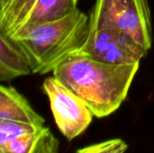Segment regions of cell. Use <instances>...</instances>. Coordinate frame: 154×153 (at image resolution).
<instances>
[{"label":"cell","mask_w":154,"mask_h":153,"mask_svg":"<svg viewBox=\"0 0 154 153\" xmlns=\"http://www.w3.org/2000/svg\"><path fill=\"white\" fill-rule=\"evenodd\" d=\"M139 65L106 64L74 52L52 73L88 106L94 116L103 118L116 112L125 100Z\"/></svg>","instance_id":"obj_1"},{"label":"cell","mask_w":154,"mask_h":153,"mask_svg":"<svg viewBox=\"0 0 154 153\" xmlns=\"http://www.w3.org/2000/svg\"><path fill=\"white\" fill-rule=\"evenodd\" d=\"M89 31V15L78 8L57 21L23 24L8 36L27 56L32 73L46 74L80 50Z\"/></svg>","instance_id":"obj_2"},{"label":"cell","mask_w":154,"mask_h":153,"mask_svg":"<svg viewBox=\"0 0 154 153\" xmlns=\"http://www.w3.org/2000/svg\"><path fill=\"white\" fill-rule=\"evenodd\" d=\"M90 29L117 28L132 35L148 50L152 44L148 0H96L89 14Z\"/></svg>","instance_id":"obj_3"},{"label":"cell","mask_w":154,"mask_h":153,"mask_svg":"<svg viewBox=\"0 0 154 153\" xmlns=\"http://www.w3.org/2000/svg\"><path fill=\"white\" fill-rule=\"evenodd\" d=\"M76 52L102 63L125 65L140 62L148 50L129 33L107 27L90 29L85 44Z\"/></svg>","instance_id":"obj_4"},{"label":"cell","mask_w":154,"mask_h":153,"mask_svg":"<svg viewBox=\"0 0 154 153\" xmlns=\"http://www.w3.org/2000/svg\"><path fill=\"white\" fill-rule=\"evenodd\" d=\"M42 87L62 135L71 141L84 133L94 116L88 106L54 77L47 78Z\"/></svg>","instance_id":"obj_5"},{"label":"cell","mask_w":154,"mask_h":153,"mask_svg":"<svg viewBox=\"0 0 154 153\" xmlns=\"http://www.w3.org/2000/svg\"><path fill=\"white\" fill-rule=\"evenodd\" d=\"M59 141L45 125L0 120V153H58Z\"/></svg>","instance_id":"obj_6"},{"label":"cell","mask_w":154,"mask_h":153,"mask_svg":"<svg viewBox=\"0 0 154 153\" xmlns=\"http://www.w3.org/2000/svg\"><path fill=\"white\" fill-rule=\"evenodd\" d=\"M0 120L32 124L42 126L45 124L28 100L13 87H0Z\"/></svg>","instance_id":"obj_7"},{"label":"cell","mask_w":154,"mask_h":153,"mask_svg":"<svg viewBox=\"0 0 154 153\" xmlns=\"http://www.w3.org/2000/svg\"><path fill=\"white\" fill-rule=\"evenodd\" d=\"M32 73L27 56L20 46L0 32V80L10 81Z\"/></svg>","instance_id":"obj_8"},{"label":"cell","mask_w":154,"mask_h":153,"mask_svg":"<svg viewBox=\"0 0 154 153\" xmlns=\"http://www.w3.org/2000/svg\"><path fill=\"white\" fill-rule=\"evenodd\" d=\"M77 4L78 0H37L23 24L62 19L78 9Z\"/></svg>","instance_id":"obj_9"},{"label":"cell","mask_w":154,"mask_h":153,"mask_svg":"<svg viewBox=\"0 0 154 153\" xmlns=\"http://www.w3.org/2000/svg\"><path fill=\"white\" fill-rule=\"evenodd\" d=\"M37 0H9L0 8V32L9 35L25 21Z\"/></svg>","instance_id":"obj_10"},{"label":"cell","mask_w":154,"mask_h":153,"mask_svg":"<svg viewBox=\"0 0 154 153\" xmlns=\"http://www.w3.org/2000/svg\"><path fill=\"white\" fill-rule=\"evenodd\" d=\"M127 150L128 144L117 138L79 149L76 153H125Z\"/></svg>","instance_id":"obj_11"},{"label":"cell","mask_w":154,"mask_h":153,"mask_svg":"<svg viewBox=\"0 0 154 153\" xmlns=\"http://www.w3.org/2000/svg\"><path fill=\"white\" fill-rule=\"evenodd\" d=\"M9 0H0V8L4 7Z\"/></svg>","instance_id":"obj_12"}]
</instances>
